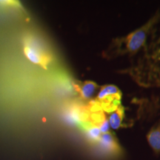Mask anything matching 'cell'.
Masks as SVG:
<instances>
[{
  "label": "cell",
  "mask_w": 160,
  "mask_h": 160,
  "mask_svg": "<svg viewBox=\"0 0 160 160\" xmlns=\"http://www.w3.org/2000/svg\"><path fill=\"white\" fill-rule=\"evenodd\" d=\"M65 119L70 124H77L83 119L82 113L78 109H71L65 113Z\"/></svg>",
  "instance_id": "8"
},
{
  "label": "cell",
  "mask_w": 160,
  "mask_h": 160,
  "mask_svg": "<svg viewBox=\"0 0 160 160\" xmlns=\"http://www.w3.org/2000/svg\"><path fill=\"white\" fill-rule=\"evenodd\" d=\"M100 148L108 154L117 156L121 153V148L119 142L113 133H102L98 140Z\"/></svg>",
  "instance_id": "3"
},
{
  "label": "cell",
  "mask_w": 160,
  "mask_h": 160,
  "mask_svg": "<svg viewBox=\"0 0 160 160\" xmlns=\"http://www.w3.org/2000/svg\"><path fill=\"white\" fill-rule=\"evenodd\" d=\"M25 54L30 62L36 65H42L45 59V52L41 45L34 39H28L25 45Z\"/></svg>",
  "instance_id": "2"
},
{
  "label": "cell",
  "mask_w": 160,
  "mask_h": 160,
  "mask_svg": "<svg viewBox=\"0 0 160 160\" xmlns=\"http://www.w3.org/2000/svg\"><path fill=\"white\" fill-rule=\"evenodd\" d=\"M147 139L153 151L160 154V121L150 130L147 135Z\"/></svg>",
  "instance_id": "4"
},
{
  "label": "cell",
  "mask_w": 160,
  "mask_h": 160,
  "mask_svg": "<svg viewBox=\"0 0 160 160\" xmlns=\"http://www.w3.org/2000/svg\"><path fill=\"white\" fill-rule=\"evenodd\" d=\"M121 92L119 90V88L117 87V86L113 85H105L100 90L97 96V99L99 101H102L105 98L109 97V96L118 94V93H120Z\"/></svg>",
  "instance_id": "6"
},
{
  "label": "cell",
  "mask_w": 160,
  "mask_h": 160,
  "mask_svg": "<svg viewBox=\"0 0 160 160\" xmlns=\"http://www.w3.org/2000/svg\"><path fill=\"white\" fill-rule=\"evenodd\" d=\"M87 135L89 139L92 140V141H98L101 137L102 133L98 126L92 125L88 129Z\"/></svg>",
  "instance_id": "9"
},
{
  "label": "cell",
  "mask_w": 160,
  "mask_h": 160,
  "mask_svg": "<svg viewBox=\"0 0 160 160\" xmlns=\"http://www.w3.org/2000/svg\"><path fill=\"white\" fill-rule=\"evenodd\" d=\"M97 85L93 82H86L82 85L80 90V93L84 99H90L94 94Z\"/></svg>",
  "instance_id": "7"
},
{
  "label": "cell",
  "mask_w": 160,
  "mask_h": 160,
  "mask_svg": "<svg viewBox=\"0 0 160 160\" xmlns=\"http://www.w3.org/2000/svg\"><path fill=\"white\" fill-rule=\"evenodd\" d=\"M124 115H125V109L122 105H120L118 108L112 112L110 115L108 122L110 124V127L113 129H119L122 126V122Z\"/></svg>",
  "instance_id": "5"
},
{
  "label": "cell",
  "mask_w": 160,
  "mask_h": 160,
  "mask_svg": "<svg viewBox=\"0 0 160 160\" xmlns=\"http://www.w3.org/2000/svg\"><path fill=\"white\" fill-rule=\"evenodd\" d=\"M156 22L157 18L153 17L142 27L128 35L125 39V51L131 53H137L145 45L149 32L151 31Z\"/></svg>",
  "instance_id": "1"
}]
</instances>
